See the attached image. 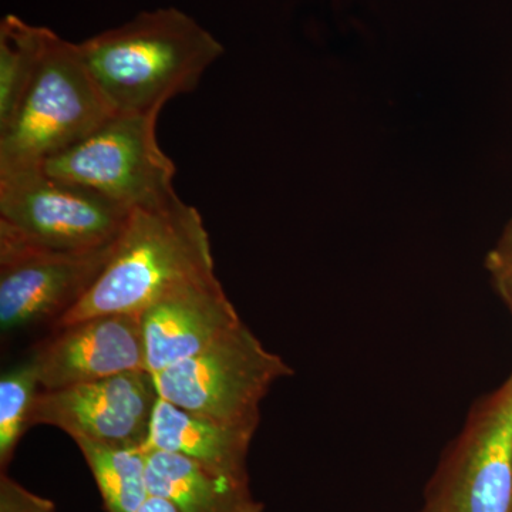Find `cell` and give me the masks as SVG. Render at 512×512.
Listing matches in <instances>:
<instances>
[{
	"label": "cell",
	"instance_id": "obj_1",
	"mask_svg": "<svg viewBox=\"0 0 512 512\" xmlns=\"http://www.w3.org/2000/svg\"><path fill=\"white\" fill-rule=\"evenodd\" d=\"M77 45L117 113H160L174 97L194 92L224 55L217 37L175 8L138 13Z\"/></svg>",
	"mask_w": 512,
	"mask_h": 512
},
{
	"label": "cell",
	"instance_id": "obj_13",
	"mask_svg": "<svg viewBox=\"0 0 512 512\" xmlns=\"http://www.w3.org/2000/svg\"><path fill=\"white\" fill-rule=\"evenodd\" d=\"M148 487L174 504L178 512H262L249 481L221 476L188 458L147 451Z\"/></svg>",
	"mask_w": 512,
	"mask_h": 512
},
{
	"label": "cell",
	"instance_id": "obj_3",
	"mask_svg": "<svg viewBox=\"0 0 512 512\" xmlns=\"http://www.w3.org/2000/svg\"><path fill=\"white\" fill-rule=\"evenodd\" d=\"M111 113L79 45L50 30L35 79L0 130V173L39 167L92 133Z\"/></svg>",
	"mask_w": 512,
	"mask_h": 512
},
{
	"label": "cell",
	"instance_id": "obj_10",
	"mask_svg": "<svg viewBox=\"0 0 512 512\" xmlns=\"http://www.w3.org/2000/svg\"><path fill=\"white\" fill-rule=\"evenodd\" d=\"M32 355L42 390L148 370L140 315L134 313L93 316L52 330Z\"/></svg>",
	"mask_w": 512,
	"mask_h": 512
},
{
	"label": "cell",
	"instance_id": "obj_4",
	"mask_svg": "<svg viewBox=\"0 0 512 512\" xmlns=\"http://www.w3.org/2000/svg\"><path fill=\"white\" fill-rule=\"evenodd\" d=\"M131 211L39 167L0 173V241L86 252L120 237Z\"/></svg>",
	"mask_w": 512,
	"mask_h": 512
},
{
	"label": "cell",
	"instance_id": "obj_14",
	"mask_svg": "<svg viewBox=\"0 0 512 512\" xmlns=\"http://www.w3.org/2000/svg\"><path fill=\"white\" fill-rule=\"evenodd\" d=\"M92 471L107 512H138L150 497L147 450L73 440Z\"/></svg>",
	"mask_w": 512,
	"mask_h": 512
},
{
	"label": "cell",
	"instance_id": "obj_6",
	"mask_svg": "<svg viewBox=\"0 0 512 512\" xmlns=\"http://www.w3.org/2000/svg\"><path fill=\"white\" fill-rule=\"evenodd\" d=\"M293 370L244 322L197 355L154 375L161 399L232 426L258 429L269 389Z\"/></svg>",
	"mask_w": 512,
	"mask_h": 512
},
{
	"label": "cell",
	"instance_id": "obj_12",
	"mask_svg": "<svg viewBox=\"0 0 512 512\" xmlns=\"http://www.w3.org/2000/svg\"><path fill=\"white\" fill-rule=\"evenodd\" d=\"M256 429L232 426L158 399L144 448L188 458L212 473L249 481L248 453Z\"/></svg>",
	"mask_w": 512,
	"mask_h": 512
},
{
	"label": "cell",
	"instance_id": "obj_2",
	"mask_svg": "<svg viewBox=\"0 0 512 512\" xmlns=\"http://www.w3.org/2000/svg\"><path fill=\"white\" fill-rule=\"evenodd\" d=\"M212 272L210 235L194 207L175 195L133 210L97 281L52 330L110 313L140 315L174 286Z\"/></svg>",
	"mask_w": 512,
	"mask_h": 512
},
{
	"label": "cell",
	"instance_id": "obj_16",
	"mask_svg": "<svg viewBox=\"0 0 512 512\" xmlns=\"http://www.w3.org/2000/svg\"><path fill=\"white\" fill-rule=\"evenodd\" d=\"M42 390L35 357L9 367L0 377V468L5 473L23 434L32 426L33 407Z\"/></svg>",
	"mask_w": 512,
	"mask_h": 512
},
{
	"label": "cell",
	"instance_id": "obj_8",
	"mask_svg": "<svg viewBox=\"0 0 512 512\" xmlns=\"http://www.w3.org/2000/svg\"><path fill=\"white\" fill-rule=\"evenodd\" d=\"M116 242L93 251L62 252L0 241L2 335L55 325L92 288Z\"/></svg>",
	"mask_w": 512,
	"mask_h": 512
},
{
	"label": "cell",
	"instance_id": "obj_9",
	"mask_svg": "<svg viewBox=\"0 0 512 512\" xmlns=\"http://www.w3.org/2000/svg\"><path fill=\"white\" fill-rule=\"evenodd\" d=\"M158 399L156 379L148 370L40 390L32 426L57 427L73 440L144 447Z\"/></svg>",
	"mask_w": 512,
	"mask_h": 512
},
{
	"label": "cell",
	"instance_id": "obj_7",
	"mask_svg": "<svg viewBox=\"0 0 512 512\" xmlns=\"http://www.w3.org/2000/svg\"><path fill=\"white\" fill-rule=\"evenodd\" d=\"M423 512H512V375L471 410Z\"/></svg>",
	"mask_w": 512,
	"mask_h": 512
},
{
	"label": "cell",
	"instance_id": "obj_19",
	"mask_svg": "<svg viewBox=\"0 0 512 512\" xmlns=\"http://www.w3.org/2000/svg\"><path fill=\"white\" fill-rule=\"evenodd\" d=\"M138 512H178L177 508L167 498L161 497V495L150 494L147 498L146 503Z\"/></svg>",
	"mask_w": 512,
	"mask_h": 512
},
{
	"label": "cell",
	"instance_id": "obj_5",
	"mask_svg": "<svg viewBox=\"0 0 512 512\" xmlns=\"http://www.w3.org/2000/svg\"><path fill=\"white\" fill-rule=\"evenodd\" d=\"M160 113H111L92 133L42 164L43 171L104 195L128 210L175 195V165L157 138Z\"/></svg>",
	"mask_w": 512,
	"mask_h": 512
},
{
	"label": "cell",
	"instance_id": "obj_17",
	"mask_svg": "<svg viewBox=\"0 0 512 512\" xmlns=\"http://www.w3.org/2000/svg\"><path fill=\"white\" fill-rule=\"evenodd\" d=\"M0 512H57L49 498L33 493L8 474L0 476Z\"/></svg>",
	"mask_w": 512,
	"mask_h": 512
},
{
	"label": "cell",
	"instance_id": "obj_11",
	"mask_svg": "<svg viewBox=\"0 0 512 512\" xmlns=\"http://www.w3.org/2000/svg\"><path fill=\"white\" fill-rule=\"evenodd\" d=\"M140 320L153 375L197 355L242 322L215 272L174 286Z\"/></svg>",
	"mask_w": 512,
	"mask_h": 512
},
{
	"label": "cell",
	"instance_id": "obj_18",
	"mask_svg": "<svg viewBox=\"0 0 512 512\" xmlns=\"http://www.w3.org/2000/svg\"><path fill=\"white\" fill-rule=\"evenodd\" d=\"M485 265L495 288L512 312V220L493 251L488 254Z\"/></svg>",
	"mask_w": 512,
	"mask_h": 512
},
{
	"label": "cell",
	"instance_id": "obj_15",
	"mask_svg": "<svg viewBox=\"0 0 512 512\" xmlns=\"http://www.w3.org/2000/svg\"><path fill=\"white\" fill-rule=\"evenodd\" d=\"M50 29L16 15L0 22V130L15 116L45 55Z\"/></svg>",
	"mask_w": 512,
	"mask_h": 512
},
{
	"label": "cell",
	"instance_id": "obj_20",
	"mask_svg": "<svg viewBox=\"0 0 512 512\" xmlns=\"http://www.w3.org/2000/svg\"><path fill=\"white\" fill-rule=\"evenodd\" d=\"M421 512H423V511H421Z\"/></svg>",
	"mask_w": 512,
	"mask_h": 512
}]
</instances>
